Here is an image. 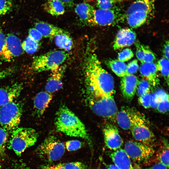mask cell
<instances>
[{
	"label": "cell",
	"mask_w": 169,
	"mask_h": 169,
	"mask_svg": "<svg viewBox=\"0 0 169 169\" xmlns=\"http://www.w3.org/2000/svg\"><path fill=\"white\" fill-rule=\"evenodd\" d=\"M84 75L87 93L97 95H113L114 81L102 67L96 54L89 53L85 57Z\"/></svg>",
	"instance_id": "cell-1"
},
{
	"label": "cell",
	"mask_w": 169,
	"mask_h": 169,
	"mask_svg": "<svg viewBox=\"0 0 169 169\" xmlns=\"http://www.w3.org/2000/svg\"><path fill=\"white\" fill-rule=\"evenodd\" d=\"M55 125L59 132L70 136L84 139L92 148V142L84 124L65 105H61L57 111Z\"/></svg>",
	"instance_id": "cell-2"
},
{
	"label": "cell",
	"mask_w": 169,
	"mask_h": 169,
	"mask_svg": "<svg viewBox=\"0 0 169 169\" xmlns=\"http://www.w3.org/2000/svg\"><path fill=\"white\" fill-rule=\"evenodd\" d=\"M11 134L8 146L18 156H20L27 149L34 145L38 136L36 131L31 128L18 127Z\"/></svg>",
	"instance_id": "cell-3"
},
{
	"label": "cell",
	"mask_w": 169,
	"mask_h": 169,
	"mask_svg": "<svg viewBox=\"0 0 169 169\" xmlns=\"http://www.w3.org/2000/svg\"><path fill=\"white\" fill-rule=\"evenodd\" d=\"M87 100L90 108L98 116L113 119L117 112L114 95H97L88 93Z\"/></svg>",
	"instance_id": "cell-4"
},
{
	"label": "cell",
	"mask_w": 169,
	"mask_h": 169,
	"mask_svg": "<svg viewBox=\"0 0 169 169\" xmlns=\"http://www.w3.org/2000/svg\"><path fill=\"white\" fill-rule=\"evenodd\" d=\"M23 103L14 100L0 108V124L2 128L11 133L18 127L23 110Z\"/></svg>",
	"instance_id": "cell-5"
},
{
	"label": "cell",
	"mask_w": 169,
	"mask_h": 169,
	"mask_svg": "<svg viewBox=\"0 0 169 169\" xmlns=\"http://www.w3.org/2000/svg\"><path fill=\"white\" fill-rule=\"evenodd\" d=\"M68 54L66 52L54 50L36 56L33 58L32 67L36 72L53 70L61 65Z\"/></svg>",
	"instance_id": "cell-6"
},
{
	"label": "cell",
	"mask_w": 169,
	"mask_h": 169,
	"mask_svg": "<svg viewBox=\"0 0 169 169\" xmlns=\"http://www.w3.org/2000/svg\"><path fill=\"white\" fill-rule=\"evenodd\" d=\"M65 145L54 136L47 137L38 147L36 152L41 159L50 163L60 160L64 154Z\"/></svg>",
	"instance_id": "cell-7"
},
{
	"label": "cell",
	"mask_w": 169,
	"mask_h": 169,
	"mask_svg": "<svg viewBox=\"0 0 169 169\" xmlns=\"http://www.w3.org/2000/svg\"><path fill=\"white\" fill-rule=\"evenodd\" d=\"M136 141L153 147L156 137L149 127L144 115L135 109L131 129Z\"/></svg>",
	"instance_id": "cell-8"
},
{
	"label": "cell",
	"mask_w": 169,
	"mask_h": 169,
	"mask_svg": "<svg viewBox=\"0 0 169 169\" xmlns=\"http://www.w3.org/2000/svg\"><path fill=\"white\" fill-rule=\"evenodd\" d=\"M124 150L131 159L138 163L147 161L155 153L153 147L133 140L126 142Z\"/></svg>",
	"instance_id": "cell-9"
},
{
	"label": "cell",
	"mask_w": 169,
	"mask_h": 169,
	"mask_svg": "<svg viewBox=\"0 0 169 169\" xmlns=\"http://www.w3.org/2000/svg\"><path fill=\"white\" fill-rule=\"evenodd\" d=\"M124 19V14L115 7L110 9H95L88 25L107 26L114 25Z\"/></svg>",
	"instance_id": "cell-10"
},
{
	"label": "cell",
	"mask_w": 169,
	"mask_h": 169,
	"mask_svg": "<svg viewBox=\"0 0 169 169\" xmlns=\"http://www.w3.org/2000/svg\"><path fill=\"white\" fill-rule=\"evenodd\" d=\"M20 38L14 34L9 33L5 37V41L0 54L4 61L9 62L24 53Z\"/></svg>",
	"instance_id": "cell-11"
},
{
	"label": "cell",
	"mask_w": 169,
	"mask_h": 169,
	"mask_svg": "<svg viewBox=\"0 0 169 169\" xmlns=\"http://www.w3.org/2000/svg\"><path fill=\"white\" fill-rule=\"evenodd\" d=\"M103 132L105 143L107 148L115 151L120 148L123 141L115 125L110 123L106 124Z\"/></svg>",
	"instance_id": "cell-12"
},
{
	"label": "cell",
	"mask_w": 169,
	"mask_h": 169,
	"mask_svg": "<svg viewBox=\"0 0 169 169\" xmlns=\"http://www.w3.org/2000/svg\"><path fill=\"white\" fill-rule=\"evenodd\" d=\"M139 81L133 74H127L121 78L120 89L122 95L127 100L131 101L136 93Z\"/></svg>",
	"instance_id": "cell-13"
},
{
	"label": "cell",
	"mask_w": 169,
	"mask_h": 169,
	"mask_svg": "<svg viewBox=\"0 0 169 169\" xmlns=\"http://www.w3.org/2000/svg\"><path fill=\"white\" fill-rule=\"evenodd\" d=\"M136 39V33L133 30L128 28H121L115 37L113 48L117 50L131 46L135 42Z\"/></svg>",
	"instance_id": "cell-14"
},
{
	"label": "cell",
	"mask_w": 169,
	"mask_h": 169,
	"mask_svg": "<svg viewBox=\"0 0 169 169\" xmlns=\"http://www.w3.org/2000/svg\"><path fill=\"white\" fill-rule=\"evenodd\" d=\"M23 88L19 83L0 88V107L15 100L20 95Z\"/></svg>",
	"instance_id": "cell-15"
},
{
	"label": "cell",
	"mask_w": 169,
	"mask_h": 169,
	"mask_svg": "<svg viewBox=\"0 0 169 169\" xmlns=\"http://www.w3.org/2000/svg\"><path fill=\"white\" fill-rule=\"evenodd\" d=\"M66 69L62 65L51 71L45 86L46 91L52 93L58 90L62 87V79Z\"/></svg>",
	"instance_id": "cell-16"
},
{
	"label": "cell",
	"mask_w": 169,
	"mask_h": 169,
	"mask_svg": "<svg viewBox=\"0 0 169 169\" xmlns=\"http://www.w3.org/2000/svg\"><path fill=\"white\" fill-rule=\"evenodd\" d=\"M52 99L51 93L41 91L35 96L33 101V115L39 117L44 113Z\"/></svg>",
	"instance_id": "cell-17"
},
{
	"label": "cell",
	"mask_w": 169,
	"mask_h": 169,
	"mask_svg": "<svg viewBox=\"0 0 169 169\" xmlns=\"http://www.w3.org/2000/svg\"><path fill=\"white\" fill-rule=\"evenodd\" d=\"M135 109L129 106H123L117 112L115 116L116 120L121 128L126 130L131 129Z\"/></svg>",
	"instance_id": "cell-18"
},
{
	"label": "cell",
	"mask_w": 169,
	"mask_h": 169,
	"mask_svg": "<svg viewBox=\"0 0 169 169\" xmlns=\"http://www.w3.org/2000/svg\"><path fill=\"white\" fill-rule=\"evenodd\" d=\"M157 71L156 64L153 62L141 64L140 68L141 75L153 86H156L159 84Z\"/></svg>",
	"instance_id": "cell-19"
},
{
	"label": "cell",
	"mask_w": 169,
	"mask_h": 169,
	"mask_svg": "<svg viewBox=\"0 0 169 169\" xmlns=\"http://www.w3.org/2000/svg\"><path fill=\"white\" fill-rule=\"evenodd\" d=\"M34 28L40 33L43 37L46 38H52L59 34L68 33L67 31L59 27L43 21L36 22Z\"/></svg>",
	"instance_id": "cell-20"
},
{
	"label": "cell",
	"mask_w": 169,
	"mask_h": 169,
	"mask_svg": "<svg viewBox=\"0 0 169 169\" xmlns=\"http://www.w3.org/2000/svg\"><path fill=\"white\" fill-rule=\"evenodd\" d=\"M109 154L115 165L119 169H136L124 149L120 148Z\"/></svg>",
	"instance_id": "cell-21"
},
{
	"label": "cell",
	"mask_w": 169,
	"mask_h": 169,
	"mask_svg": "<svg viewBox=\"0 0 169 169\" xmlns=\"http://www.w3.org/2000/svg\"><path fill=\"white\" fill-rule=\"evenodd\" d=\"M152 14L153 13L146 11L138 10L133 12L125 18L131 27L136 28L144 24Z\"/></svg>",
	"instance_id": "cell-22"
},
{
	"label": "cell",
	"mask_w": 169,
	"mask_h": 169,
	"mask_svg": "<svg viewBox=\"0 0 169 169\" xmlns=\"http://www.w3.org/2000/svg\"><path fill=\"white\" fill-rule=\"evenodd\" d=\"M157 0H136L129 7L124 14V19L133 12L145 10L154 12L155 5Z\"/></svg>",
	"instance_id": "cell-23"
},
{
	"label": "cell",
	"mask_w": 169,
	"mask_h": 169,
	"mask_svg": "<svg viewBox=\"0 0 169 169\" xmlns=\"http://www.w3.org/2000/svg\"><path fill=\"white\" fill-rule=\"evenodd\" d=\"M135 46L136 56L141 64L153 62L156 60L155 54L148 47L141 44L138 41L136 42Z\"/></svg>",
	"instance_id": "cell-24"
},
{
	"label": "cell",
	"mask_w": 169,
	"mask_h": 169,
	"mask_svg": "<svg viewBox=\"0 0 169 169\" xmlns=\"http://www.w3.org/2000/svg\"><path fill=\"white\" fill-rule=\"evenodd\" d=\"M74 9L81 21L88 25L95 9L94 7L88 3H83L77 5Z\"/></svg>",
	"instance_id": "cell-25"
},
{
	"label": "cell",
	"mask_w": 169,
	"mask_h": 169,
	"mask_svg": "<svg viewBox=\"0 0 169 169\" xmlns=\"http://www.w3.org/2000/svg\"><path fill=\"white\" fill-rule=\"evenodd\" d=\"M44 7L47 12L53 16L62 15L65 12V7L59 0H45Z\"/></svg>",
	"instance_id": "cell-26"
},
{
	"label": "cell",
	"mask_w": 169,
	"mask_h": 169,
	"mask_svg": "<svg viewBox=\"0 0 169 169\" xmlns=\"http://www.w3.org/2000/svg\"><path fill=\"white\" fill-rule=\"evenodd\" d=\"M151 159H152L149 160L150 162H154V161H156V163L160 162L168 168L169 145L168 141H166V140L163 141V145L159 149L156 155H154Z\"/></svg>",
	"instance_id": "cell-27"
},
{
	"label": "cell",
	"mask_w": 169,
	"mask_h": 169,
	"mask_svg": "<svg viewBox=\"0 0 169 169\" xmlns=\"http://www.w3.org/2000/svg\"><path fill=\"white\" fill-rule=\"evenodd\" d=\"M105 63L117 76L121 78L128 74L127 65L124 62L118 60L110 59L105 61Z\"/></svg>",
	"instance_id": "cell-28"
},
{
	"label": "cell",
	"mask_w": 169,
	"mask_h": 169,
	"mask_svg": "<svg viewBox=\"0 0 169 169\" xmlns=\"http://www.w3.org/2000/svg\"><path fill=\"white\" fill-rule=\"evenodd\" d=\"M55 38V43L57 46L67 51L71 49L73 42L69 33L59 34Z\"/></svg>",
	"instance_id": "cell-29"
},
{
	"label": "cell",
	"mask_w": 169,
	"mask_h": 169,
	"mask_svg": "<svg viewBox=\"0 0 169 169\" xmlns=\"http://www.w3.org/2000/svg\"><path fill=\"white\" fill-rule=\"evenodd\" d=\"M8 134L7 131L0 127V168L6 156V147L8 141Z\"/></svg>",
	"instance_id": "cell-30"
},
{
	"label": "cell",
	"mask_w": 169,
	"mask_h": 169,
	"mask_svg": "<svg viewBox=\"0 0 169 169\" xmlns=\"http://www.w3.org/2000/svg\"><path fill=\"white\" fill-rule=\"evenodd\" d=\"M22 46L24 51L32 54L38 50L39 44L38 42L35 41L28 36L22 43Z\"/></svg>",
	"instance_id": "cell-31"
},
{
	"label": "cell",
	"mask_w": 169,
	"mask_h": 169,
	"mask_svg": "<svg viewBox=\"0 0 169 169\" xmlns=\"http://www.w3.org/2000/svg\"><path fill=\"white\" fill-rule=\"evenodd\" d=\"M156 64L157 71L160 72L168 85L169 84V59L165 57L159 60Z\"/></svg>",
	"instance_id": "cell-32"
},
{
	"label": "cell",
	"mask_w": 169,
	"mask_h": 169,
	"mask_svg": "<svg viewBox=\"0 0 169 169\" xmlns=\"http://www.w3.org/2000/svg\"><path fill=\"white\" fill-rule=\"evenodd\" d=\"M123 1V0H97L96 6L99 9H110Z\"/></svg>",
	"instance_id": "cell-33"
},
{
	"label": "cell",
	"mask_w": 169,
	"mask_h": 169,
	"mask_svg": "<svg viewBox=\"0 0 169 169\" xmlns=\"http://www.w3.org/2000/svg\"><path fill=\"white\" fill-rule=\"evenodd\" d=\"M151 85L146 79L139 81L136 90L137 95L139 97L150 92Z\"/></svg>",
	"instance_id": "cell-34"
},
{
	"label": "cell",
	"mask_w": 169,
	"mask_h": 169,
	"mask_svg": "<svg viewBox=\"0 0 169 169\" xmlns=\"http://www.w3.org/2000/svg\"><path fill=\"white\" fill-rule=\"evenodd\" d=\"M13 7L12 0H0V16L9 13Z\"/></svg>",
	"instance_id": "cell-35"
},
{
	"label": "cell",
	"mask_w": 169,
	"mask_h": 169,
	"mask_svg": "<svg viewBox=\"0 0 169 169\" xmlns=\"http://www.w3.org/2000/svg\"><path fill=\"white\" fill-rule=\"evenodd\" d=\"M160 101L156 108L160 112L165 113L168 111L169 107V95L160 99Z\"/></svg>",
	"instance_id": "cell-36"
},
{
	"label": "cell",
	"mask_w": 169,
	"mask_h": 169,
	"mask_svg": "<svg viewBox=\"0 0 169 169\" xmlns=\"http://www.w3.org/2000/svg\"><path fill=\"white\" fill-rule=\"evenodd\" d=\"M134 55V53L131 49H125L119 53L118 60L124 62L130 60L133 57Z\"/></svg>",
	"instance_id": "cell-37"
},
{
	"label": "cell",
	"mask_w": 169,
	"mask_h": 169,
	"mask_svg": "<svg viewBox=\"0 0 169 169\" xmlns=\"http://www.w3.org/2000/svg\"><path fill=\"white\" fill-rule=\"evenodd\" d=\"M65 147L68 151H73L80 148L82 144L80 141L77 140H70L65 142Z\"/></svg>",
	"instance_id": "cell-38"
},
{
	"label": "cell",
	"mask_w": 169,
	"mask_h": 169,
	"mask_svg": "<svg viewBox=\"0 0 169 169\" xmlns=\"http://www.w3.org/2000/svg\"><path fill=\"white\" fill-rule=\"evenodd\" d=\"M64 169H86V165L80 162H73L63 163Z\"/></svg>",
	"instance_id": "cell-39"
},
{
	"label": "cell",
	"mask_w": 169,
	"mask_h": 169,
	"mask_svg": "<svg viewBox=\"0 0 169 169\" xmlns=\"http://www.w3.org/2000/svg\"><path fill=\"white\" fill-rule=\"evenodd\" d=\"M139 101L141 105L145 108L150 107L151 94L147 93L139 97Z\"/></svg>",
	"instance_id": "cell-40"
},
{
	"label": "cell",
	"mask_w": 169,
	"mask_h": 169,
	"mask_svg": "<svg viewBox=\"0 0 169 169\" xmlns=\"http://www.w3.org/2000/svg\"><path fill=\"white\" fill-rule=\"evenodd\" d=\"M138 69V61L136 59L133 60L127 65V72L129 74H133L136 73Z\"/></svg>",
	"instance_id": "cell-41"
},
{
	"label": "cell",
	"mask_w": 169,
	"mask_h": 169,
	"mask_svg": "<svg viewBox=\"0 0 169 169\" xmlns=\"http://www.w3.org/2000/svg\"><path fill=\"white\" fill-rule=\"evenodd\" d=\"M28 36L33 40L38 42L43 38L40 33L35 28H32L29 30Z\"/></svg>",
	"instance_id": "cell-42"
},
{
	"label": "cell",
	"mask_w": 169,
	"mask_h": 169,
	"mask_svg": "<svg viewBox=\"0 0 169 169\" xmlns=\"http://www.w3.org/2000/svg\"><path fill=\"white\" fill-rule=\"evenodd\" d=\"M17 69L16 67H12L4 69L0 71V81L15 73Z\"/></svg>",
	"instance_id": "cell-43"
},
{
	"label": "cell",
	"mask_w": 169,
	"mask_h": 169,
	"mask_svg": "<svg viewBox=\"0 0 169 169\" xmlns=\"http://www.w3.org/2000/svg\"><path fill=\"white\" fill-rule=\"evenodd\" d=\"M160 100L155 93L151 94L150 107L156 109Z\"/></svg>",
	"instance_id": "cell-44"
},
{
	"label": "cell",
	"mask_w": 169,
	"mask_h": 169,
	"mask_svg": "<svg viewBox=\"0 0 169 169\" xmlns=\"http://www.w3.org/2000/svg\"><path fill=\"white\" fill-rule=\"evenodd\" d=\"M42 169H64L63 164L57 165H45L42 166Z\"/></svg>",
	"instance_id": "cell-45"
},
{
	"label": "cell",
	"mask_w": 169,
	"mask_h": 169,
	"mask_svg": "<svg viewBox=\"0 0 169 169\" xmlns=\"http://www.w3.org/2000/svg\"><path fill=\"white\" fill-rule=\"evenodd\" d=\"M5 36L1 27L0 26V54L5 43Z\"/></svg>",
	"instance_id": "cell-46"
},
{
	"label": "cell",
	"mask_w": 169,
	"mask_h": 169,
	"mask_svg": "<svg viewBox=\"0 0 169 169\" xmlns=\"http://www.w3.org/2000/svg\"><path fill=\"white\" fill-rule=\"evenodd\" d=\"M145 169H168V168L162 163L158 162Z\"/></svg>",
	"instance_id": "cell-47"
},
{
	"label": "cell",
	"mask_w": 169,
	"mask_h": 169,
	"mask_svg": "<svg viewBox=\"0 0 169 169\" xmlns=\"http://www.w3.org/2000/svg\"><path fill=\"white\" fill-rule=\"evenodd\" d=\"M169 41L168 40H167L164 44L163 52L164 56V57L168 59H169Z\"/></svg>",
	"instance_id": "cell-48"
},
{
	"label": "cell",
	"mask_w": 169,
	"mask_h": 169,
	"mask_svg": "<svg viewBox=\"0 0 169 169\" xmlns=\"http://www.w3.org/2000/svg\"><path fill=\"white\" fill-rule=\"evenodd\" d=\"M64 6L68 8L73 7L74 4V0H59Z\"/></svg>",
	"instance_id": "cell-49"
},
{
	"label": "cell",
	"mask_w": 169,
	"mask_h": 169,
	"mask_svg": "<svg viewBox=\"0 0 169 169\" xmlns=\"http://www.w3.org/2000/svg\"><path fill=\"white\" fill-rule=\"evenodd\" d=\"M108 169H119L115 165L111 164L108 166Z\"/></svg>",
	"instance_id": "cell-50"
},
{
	"label": "cell",
	"mask_w": 169,
	"mask_h": 169,
	"mask_svg": "<svg viewBox=\"0 0 169 169\" xmlns=\"http://www.w3.org/2000/svg\"><path fill=\"white\" fill-rule=\"evenodd\" d=\"M19 169H30L28 167L23 166L21 167Z\"/></svg>",
	"instance_id": "cell-51"
},
{
	"label": "cell",
	"mask_w": 169,
	"mask_h": 169,
	"mask_svg": "<svg viewBox=\"0 0 169 169\" xmlns=\"http://www.w3.org/2000/svg\"><path fill=\"white\" fill-rule=\"evenodd\" d=\"M87 0V1H93V0Z\"/></svg>",
	"instance_id": "cell-52"
}]
</instances>
